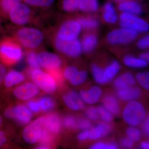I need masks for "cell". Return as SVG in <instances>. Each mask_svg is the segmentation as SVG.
<instances>
[{
	"instance_id": "1",
	"label": "cell",
	"mask_w": 149,
	"mask_h": 149,
	"mask_svg": "<svg viewBox=\"0 0 149 149\" xmlns=\"http://www.w3.org/2000/svg\"><path fill=\"white\" fill-rule=\"evenodd\" d=\"M147 102L135 100L127 102L122 111L123 119L129 126H140L146 116Z\"/></svg>"
},
{
	"instance_id": "2",
	"label": "cell",
	"mask_w": 149,
	"mask_h": 149,
	"mask_svg": "<svg viewBox=\"0 0 149 149\" xmlns=\"http://www.w3.org/2000/svg\"><path fill=\"white\" fill-rule=\"evenodd\" d=\"M21 46L13 38L6 37L0 40V61L3 64L11 65L21 59Z\"/></svg>"
},
{
	"instance_id": "3",
	"label": "cell",
	"mask_w": 149,
	"mask_h": 149,
	"mask_svg": "<svg viewBox=\"0 0 149 149\" xmlns=\"http://www.w3.org/2000/svg\"><path fill=\"white\" fill-rule=\"evenodd\" d=\"M14 36V38L20 45L29 49H33L39 47L44 39L43 33L40 30L30 27L19 28Z\"/></svg>"
},
{
	"instance_id": "4",
	"label": "cell",
	"mask_w": 149,
	"mask_h": 149,
	"mask_svg": "<svg viewBox=\"0 0 149 149\" xmlns=\"http://www.w3.org/2000/svg\"><path fill=\"white\" fill-rule=\"evenodd\" d=\"M56 49L61 53L72 57L78 56L82 51V45L77 38L70 40H61L56 35L54 39Z\"/></svg>"
},
{
	"instance_id": "5",
	"label": "cell",
	"mask_w": 149,
	"mask_h": 149,
	"mask_svg": "<svg viewBox=\"0 0 149 149\" xmlns=\"http://www.w3.org/2000/svg\"><path fill=\"white\" fill-rule=\"evenodd\" d=\"M120 26L124 28L135 30L139 33H146L149 31V21L137 15L123 13L120 16Z\"/></svg>"
},
{
	"instance_id": "6",
	"label": "cell",
	"mask_w": 149,
	"mask_h": 149,
	"mask_svg": "<svg viewBox=\"0 0 149 149\" xmlns=\"http://www.w3.org/2000/svg\"><path fill=\"white\" fill-rule=\"evenodd\" d=\"M32 13L30 6L21 2L14 7L10 11L8 17L13 24L22 25L27 24L30 21Z\"/></svg>"
},
{
	"instance_id": "7",
	"label": "cell",
	"mask_w": 149,
	"mask_h": 149,
	"mask_svg": "<svg viewBox=\"0 0 149 149\" xmlns=\"http://www.w3.org/2000/svg\"><path fill=\"white\" fill-rule=\"evenodd\" d=\"M139 36V32L127 28L116 29L109 33L107 40L109 42L113 44H124L131 42Z\"/></svg>"
},
{
	"instance_id": "8",
	"label": "cell",
	"mask_w": 149,
	"mask_h": 149,
	"mask_svg": "<svg viewBox=\"0 0 149 149\" xmlns=\"http://www.w3.org/2000/svg\"><path fill=\"white\" fill-rule=\"evenodd\" d=\"M32 78L35 85L44 92L49 93L55 91V81L50 74L39 69H35L32 71Z\"/></svg>"
},
{
	"instance_id": "9",
	"label": "cell",
	"mask_w": 149,
	"mask_h": 149,
	"mask_svg": "<svg viewBox=\"0 0 149 149\" xmlns=\"http://www.w3.org/2000/svg\"><path fill=\"white\" fill-rule=\"evenodd\" d=\"M116 94L118 99L122 101L128 102L135 100L147 102L148 101L145 92L138 85L116 89Z\"/></svg>"
},
{
	"instance_id": "10",
	"label": "cell",
	"mask_w": 149,
	"mask_h": 149,
	"mask_svg": "<svg viewBox=\"0 0 149 149\" xmlns=\"http://www.w3.org/2000/svg\"><path fill=\"white\" fill-rule=\"evenodd\" d=\"M81 27L77 21L68 20L64 22L60 26L57 36L61 40H70L77 38L80 35Z\"/></svg>"
},
{
	"instance_id": "11",
	"label": "cell",
	"mask_w": 149,
	"mask_h": 149,
	"mask_svg": "<svg viewBox=\"0 0 149 149\" xmlns=\"http://www.w3.org/2000/svg\"><path fill=\"white\" fill-rule=\"evenodd\" d=\"M44 117H41L27 126L23 132V139L28 143L33 144L40 139Z\"/></svg>"
},
{
	"instance_id": "12",
	"label": "cell",
	"mask_w": 149,
	"mask_h": 149,
	"mask_svg": "<svg viewBox=\"0 0 149 149\" xmlns=\"http://www.w3.org/2000/svg\"><path fill=\"white\" fill-rule=\"evenodd\" d=\"M4 115L6 117L16 120L23 124L29 122L32 117L30 111L23 105L9 108L5 111Z\"/></svg>"
},
{
	"instance_id": "13",
	"label": "cell",
	"mask_w": 149,
	"mask_h": 149,
	"mask_svg": "<svg viewBox=\"0 0 149 149\" xmlns=\"http://www.w3.org/2000/svg\"><path fill=\"white\" fill-rule=\"evenodd\" d=\"M37 61L40 66L49 70L58 69L61 65L62 61L57 55L47 52H42L37 55Z\"/></svg>"
},
{
	"instance_id": "14",
	"label": "cell",
	"mask_w": 149,
	"mask_h": 149,
	"mask_svg": "<svg viewBox=\"0 0 149 149\" xmlns=\"http://www.w3.org/2000/svg\"><path fill=\"white\" fill-rule=\"evenodd\" d=\"M39 92L38 87L30 83H24L16 87L13 91V94L16 98L26 100L37 95Z\"/></svg>"
},
{
	"instance_id": "15",
	"label": "cell",
	"mask_w": 149,
	"mask_h": 149,
	"mask_svg": "<svg viewBox=\"0 0 149 149\" xmlns=\"http://www.w3.org/2000/svg\"><path fill=\"white\" fill-rule=\"evenodd\" d=\"M102 94L101 88L97 85H94L88 90L80 91V95L84 102L93 104L98 102Z\"/></svg>"
},
{
	"instance_id": "16",
	"label": "cell",
	"mask_w": 149,
	"mask_h": 149,
	"mask_svg": "<svg viewBox=\"0 0 149 149\" xmlns=\"http://www.w3.org/2000/svg\"><path fill=\"white\" fill-rule=\"evenodd\" d=\"M102 106L113 116L120 114V107L119 101L116 96L111 94H107L102 99Z\"/></svg>"
},
{
	"instance_id": "17",
	"label": "cell",
	"mask_w": 149,
	"mask_h": 149,
	"mask_svg": "<svg viewBox=\"0 0 149 149\" xmlns=\"http://www.w3.org/2000/svg\"><path fill=\"white\" fill-rule=\"evenodd\" d=\"M113 85L116 90L138 85L135 76L130 72H125L116 77L113 81Z\"/></svg>"
},
{
	"instance_id": "18",
	"label": "cell",
	"mask_w": 149,
	"mask_h": 149,
	"mask_svg": "<svg viewBox=\"0 0 149 149\" xmlns=\"http://www.w3.org/2000/svg\"><path fill=\"white\" fill-rule=\"evenodd\" d=\"M43 124L47 130L54 134L58 133L61 128L60 118L56 113H50L44 118Z\"/></svg>"
},
{
	"instance_id": "19",
	"label": "cell",
	"mask_w": 149,
	"mask_h": 149,
	"mask_svg": "<svg viewBox=\"0 0 149 149\" xmlns=\"http://www.w3.org/2000/svg\"><path fill=\"white\" fill-rule=\"evenodd\" d=\"M118 8L123 13L135 15H141L143 12V8L141 5L130 1L120 3L118 6Z\"/></svg>"
},
{
	"instance_id": "20",
	"label": "cell",
	"mask_w": 149,
	"mask_h": 149,
	"mask_svg": "<svg viewBox=\"0 0 149 149\" xmlns=\"http://www.w3.org/2000/svg\"><path fill=\"white\" fill-rule=\"evenodd\" d=\"M120 69V65L116 60L113 61L104 69L103 82V85L108 83L117 74Z\"/></svg>"
},
{
	"instance_id": "21",
	"label": "cell",
	"mask_w": 149,
	"mask_h": 149,
	"mask_svg": "<svg viewBox=\"0 0 149 149\" xmlns=\"http://www.w3.org/2000/svg\"><path fill=\"white\" fill-rule=\"evenodd\" d=\"M25 79L24 74L16 70H12L7 73L4 80L5 86L10 88L14 85L23 82Z\"/></svg>"
},
{
	"instance_id": "22",
	"label": "cell",
	"mask_w": 149,
	"mask_h": 149,
	"mask_svg": "<svg viewBox=\"0 0 149 149\" xmlns=\"http://www.w3.org/2000/svg\"><path fill=\"white\" fill-rule=\"evenodd\" d=\"M123 62L126 66L135 68H143L148 66L149 63L139 57L127 56L123 59Z\"/></svg>"
},
{
	"instance_id": "23",
	"label": "cell",
	"mask_w": 149,
	"mask_h": 149,
	"mask_svg": "<svg viewBox=\"0 0 149 149\" xmlns=\"http://www.w3.org/2000/svg\"><path fill=\"white\" fill-rule=\"evenodd\" d=\"M138 85L145 93H149V70L140 71L135 75Z\"/></svg>"
},
{
	"instance_id": "24",
	"label": "cell",
	"mask_w": 149,
	"mask_h": 149,
	"mask_svg": "<svg viewBox=\"0 0 149 149\" xmlns=\"http://www.w3.org/2000/svg\"><path fill=\"white\" fill-rule=\"evenodd\" d=\"M117 15L112 4L107 3L104 6L103 18L105 21L109 24H113L117 21Z\"/></svg>"
},
{
	"instance_id": "25",
	"label": "cell",
	"mask_w": 149,
	"mask_h": 149,
	"mask_svg": "<svg viewBox=\"0 0 149 149\" xmlns=\"http://www.w3.org/2000/svg\"><path fill=\"white\" fill-rule=\"evenodd\" d=\"M22 0H0V15L8 17L10 11Z\"/></svg>"
},
{
	"instance_id": "26",
	"label": "cell",
	"mask_w": 149,
	"mask_h": 149,
	"mask_svg": "<svg viewBox=\"0 0 149 149\" xmlns=\"http://www.w3.org/2000/svg\"><path fill=\"white\" fill-rule=\"evenodd\" d=\"M97 40L95 35L88 34L83 37L82 45V50L85 52H89L96 47Z\"/></svg>"
},
{
	"instance_id": "27",
	"label": "cell",
	"mask_w": 149,
	"mask_h": 149,
	"mask_svg": "<svg viewBox=\"0 0 149 149\" xmlns=\"http://www.w3.org/2000/svg\"><path fill=\"white\" fill-rule=\"evenodd\" d=\"M22 2L32 7L46 9L52 6L55 0H22Z\"/></svg>"
},
{
	"instance_id": "28",
	"label": "cell",
	"mask_w": 149,
	"mask_h": 149,
	"mask_svg": "<svg viewBox=\"0 0 149 149\" xmlns=\"http://www.w3.org/2000/svg\"><path fill=\"white\" fill-rule=\"evenodd\" d=\"M98 7L97 0H80L78 8L85 12L95 11Z\"/></svg>"
},
{
	"instance_id": "29",
	"label": "cell",
	"mask_w": 149,
	"mask_h": 149,
	"mask_svg": "<svg viewBox=\"0 0 149 149\" xmlns=\"http://www.w3.org/2000/svg\"><path fill=\"white\" fill-rule=\"evenodd\" d=\"M106 136L105 129L103 126L98 123L90 130L88 139L93 141H95Z\"/></svg>"
},
{
	"instance_id": "30",
	"label": "cell",
	"mask_w": 149,
	"mask_h": 149,
	"mask_svg": "<svg viewBox=\"0 0 149 149\" xmlns=\"http://www.w3.org/2000/svg\"><path fill=\"white\" fill-rule=\"evenodd\" d=\"M126 136L135 143L142 140L143 135L141 130L136 126H129L125 130Z\"/></svg>"
},
{
	"instance_id": "31",
	"label": "cell",
	"mask_w": 149,
	"mask_h": 149,
	"mask_svg": "<svg viewBox=\"0 0 149 149\" xmlns=\"http://www.w3.org/2000/svg\"><path fill=\"white\" fill-rule=\"evenodd\" d=\"M77 21L81 28L83 29H93L97 27L99 24L98 22L96 19L91 17H79L77 19Z\"/></svg>"
},
{
	"instance_id": "32",
	"label": "cell",
	"mask_w": 149,
	"mask_h": 149,
	"mask_svg": "<svg viewBox=\"0 0 149 149\" xmlns=\"http://www.w3.org/2000/svg\"><path fill=\"white\" fill-rule=\"evenodd\" d=\"M40 111H47L52 109L54 106V100L49 97H43L37 101Z\"/></svg>"
},
{
	"instance_id": "33",
	"label": "cell",
	"mask_w": 149,
	"mask_h": 149,
	"mask_svg": "<svg viewBox=\"0 0 149 149\" xmlns=\"http://www.w3.org/2000/svg\"><path fill=\"white\" fill-rule=\"evenodd\" d=\"M80 0H62V8L66 12H71L78 8Z\"/></svg>"
},
{
	"instance_id": "34",
	"label": "cell",
	"mask_w": 149,
	"mask_h": 149,
	"mask_svg": "<svg viewBox=\"0 0 149 149\" xmlns=\"http://www.w3.org/2000/svg\"><path fill=\"white\" fill-rule=\"evenodd\" d=\"M91 70L93 78L96 83L100 85H103V68L98 66L97 65L93 64L91 67Z\"/></svg>"
},
{
	"instance_id": "35",
	"label": "cell",
	"mask_w": 149,
	"mask_h": 149,
	"mask_svg": "<svg viewBox=\"0 0 149 149\" xmlns=\"http://www.w3.org/2000/svg\"><path fill=\"white\" fill-rule=\"evenodd\" d=\"M99 117L104 122L110 123L112 121L113 115L103 106H100L97 107Z\"/></svg>"
},
{
	"instance_id": "36",
	"label": "cell",
	"mask_w": 149,
	"mask_h": 149,
	"mask_svg": "<svg viewBox=\"0 0 149 149\" xmlns=\"http://www.w3.org/2000/svg\"><path fill=\"white\" fill-rule=\"evenodd\" d=\"M27 60L29 67L33 70L40 68V65L37 61V56L34 52L30 51L27 54Z\"/></svg>"
},
{
	"instance_id": "37",
	"label": "cell",
	"mask_w": 149,
	"mask_h": 149,
	"mask_svg": "<svg viewBox=\"0 0 149 149\" xmlns=\"http://www.w3.org/2000/svg\"><path fill=\"white\" fill-rule=\"evenodd\" d=\"M118 148V146L113 142H99L92 145L91 149H116Z\"/></svg>"
},
{
	"instance_id": "38",
	"label": "cell",
	"mask_w": 149,
	"mask_h": 149,
	"mask_svg": "<svg viewBox=\"0 0 149 149\" xmlns=\"http://www.w3.org/2000/svg\"><path fill=\"white\" fill-rule=\"evenodd\" d=\"M88 73L85 70L79 71L76 76L74 78L70 80L69 82L73 85H78L82 84L87 79Z\"/></svg>"
},
{
	"instance_id": "39",
	"label": "cell",
	"mask_w": 149,
	"mask_h": 149,
	"mask_svg": "<svg viewBox=\"0 0 149 149\" xmlns=\"http://www.w3.org/2000/svg\"><path fill=\"white\" fill-rule=\"evenodd\" d=\"M136 47L142 50H149V34L141 37L136 44Z\"/></svg>"
},
{
	"instance_id": "40",
	"label": "cell",
	"mask_w": 149,
	"mask_h": 149,
	"mask_svg": "<svg viewBox=\"0 0 149 149\" xmlns=\"http://www.w3.org/2000/svg\"><path fill=\"white\" fill-rule=\"evenodd\" d=\"M79 72L76 67L70 66L67 67L63 72V76L66 80H70L74 78Z\"/></svg>"
},
{
	"instance_id": "41",
	"label": "cell",
	"mask_w": 149,
	"mask_h": 149,
	"mask_svg": "<svg viewBox=\"0 0 149 149\" xmlns=\"http://www.w3.org/2000/svg\"><path fill=\"white\" fill-rule=\"evenodd\" d=\"M143 136L149 139V109L146 118L140 126Z\"/></svg>"
},
{
	"instance_id": "42",
	"label": "cell",
	"mask_w": 149,
	"mask_h": 149,
	"mask_svg": "<svg viewBox=\"0 0 149 149\" xmlns=\"http://www.w3.org/2000/svg\"><path fill=\"white\" fill-rule=\"evenodd\" d=\"M68 94L78 106L80 110L83 109L85 107V103L80 97V95H78L76 92L73 91H70Z\"/></svg>"
},
{
	"instance_id": "43",
	"label": "cell",
	"mask_w": 149,
	"mask_h": 149,
	"mask_svg": "<svg viewBox=\"0 0 149 149\" xmlns=\"http://www.w3.org/2000/svg\"><path fill=\"white\" fill-rule=\"evenodd\" d=\"M63 99L65 103L70 109L74 111L80 110L79 107L74 102L72 99L70 97V96L68 95V94H67L63 95Z\"/></svg>"
},
{
	"instance_id": "44",
	"label": "cell",
	"mask_w": 149,
	"mask_h": 149,
	"mask_svg": "<svg viewBox=\"0 0 149 149\" xmlns=\"http://www.w3.org/2000/svg\"><path fill=\"white\" fill-rule=\"evenodd\" d=\"M92 126V123L90 120L86 118H80L77 119L76 129L88 130Z\"/></svg>"
},
{
	"instance_id": "45",
	"label": "cell",
	"mask_w": 149,
	"mask_h": 149,
	"mask_svg": "<svg viewBox=\"0 0 149 149\" xmlns=\"http://www.w3.org/2000/svg\"><path fill=\"white\" fill-rule=\"evenodd\" d=\"M87 117L92 120H97L100 118L97 107L94 106L89 107L85 111Z\"/></svg>"
},
{
	"instance_id": "46",
	"label": "cell",
	"mask_w": 149,
	"mask_h": 149,
	"mask_svg": "<svg viewBox=\"0 0 149 149\" xmlns=\"http://www.w3.org/2000/svg\"><path fill=\"white\" fill-rule=\"evenodd\" d=\"M77 119L71 115H68L65 118L63 123L65 127L70 129L76 128Z\"/></svg>"
},
{
	"instance_id": "47",
	"label": "cell",
	"mask_w": 149,
	"mask_h": 149,
	"mask_svg": "<svg viewBox=\"0 0 149 149\" xmlns=\"http://www.w3.org/2000/svg\"><path fill=\"white\" fill-rule=\"evenodd\" d=\"M135 142L130 140L128 137H123L120 139V146L124 148L129 149L133 148L135 145Z\"/></svg>"
},
{
	"instance_id": "48",
	"label": "cell",
	"mask_w": 149,
	"mask_h": 149,
	"mask_svg": "<svg viewBox=\"0 0 149 149\" xmlns=\"http://www.w3.org/2000/svg\"><path fill=\"white\" fill-rule=\"evenodd\" d=\"M52 136L49 132L45 130H42L40 141L43 143H49L52 141Z\"/></svg>"
},
{
	"instance_id": "49",
	"label": "cell",
	"mask_w": 149,
	"mask_h": 149,
	"mask_svg": "<svg viewBox=\"0 0 149 149\" xmlns=\"http://www.w3.org/2000/svg\"><path fill=\"white\" fill-rule=\"evenodd\" d=\"M27 105L29 107V109L31 110L32 111L35 112L40 111V108L37 102L31 101L28 102Z\"/></svg>"
},
{
	"instance_id": "50",
	"label": "cell",
	"mask_w": 149,
	"mask_h": 149,
	"mask_svg": "<svg viewBox=\"0 0 149 149\" xmlns=\"http://www.w3.org/2000/svg\"><path fill=\"white\" fill-rule=\"evenodd\" d=\"M6 74V69L4 65L0 63V85L4 80Z\"/></svg>"
},
{
	"instance_id": "51",
	"label": "cell",
	"mask_w": 149,
	"mask_h": 149,
	"mask_svg": "<svg viewBox=\"0 0 149 149\" xmlns=\"http://www.w3.org/2000/svg\"><path fill=\"white\" fill-rule=\"evenodd\" d=\"M90 133V130H84L82 132L78 134L77 138L78 140L81 141H85L88 138Z\"/></svg>"
},
{
	"instance_id": "52",
	"label": "cell",
	"mask_w": 149,
	"mask_h": 149,
	"mask_svg": "<svg viewBox=\"0 0 149 149\" xmlns=\"http://www.w3.org/2000/svg\"><path fill=\"white\" fill-rule=\"evenodd\" d=\"M139 148L143 149H149V139L141 140L140 141Z\"/></svg>"
},
{
	"instance_id": "53",
	"label": "cell",
	"mask_w": 149,
	"mask_h": 149,
	"mask_svg": "<svg viewBox=\"0 0 149 149\" xmlns=\"http://www.w3.org/2000/svg\"><path fill=\"white\" fill-rule=\"evenodd\" d=\"M7 141L6 133L2 130H0V147L2 146Z\"/></svg>"
},
{
	"instance_id": "54",
	"label": "cell",
	"mask_w": 149,
	"mask_h": 149,
	"mask_svg": "<svg viewBox=\"0 0 149 149\" xmlns=\"http://www.w3.org/2000/svg\"><path fill=\"white\" fill-rule=\"evenodd\" d=\"M139 57L143 59L149 63V50L145 51L139 54Z\"/></svg>"
},
{
	"instance_id": "55",
	"label": "cell",
	"mask_w": 149,
	"mask_h": 149,
	"mask_svg": "<svg viewBox=\"0 0 149 149\" xmlns=\"http://www.w3.org/2000/svg\"><path fill=\"white\" fill-rule=\"evenodd\" d=\"M50 148L49 147L47 146H40L38 147V148H37V149H49Z\"/></svg>"
},
{
	"instance_id": "56",
	"label": "cell",
	"mask_w": 149,
	"mask_h": 149,
	"mask_svg": "<svg viewBox=\"0 0 149 149\" xmlns=\"http://www.w3.org/2000/svg\"><path fill=\"white\" fill-rule=\"evenodd\" d=\"M145 94H146V95L148 100L149 101V93H145Z\"/></svg>"
},
{
	"instance_id": "57",
	"label": "cell",
	"mask_w": 149,
	"mask_h": 149,
	"mask_svg": "<svg viewBox=\"0 0 149 149\" xmlns=\"http://www.w3.org/2000/svg\"><path fill=\"white\" fill-rule=\"evenodd\" d=\"M2 123V119L1 117L0 116V126L1 125Z\"/></svg>"
},
{
	"instance_id": "58",
	"label": "cell",
	"mask_w": 149,
	"mask_h": 149,
	"mask_svg": "<svg viewBox=\"0 0 149 149\" xmlns=\"http://www.w3.org/2000/svg\"><path fill=\"white\" fill-rule=\"evenodd\" d=\"M1 19H0V26H1Z\"/></svg>"
},
{
	"instance_id": "59",
	"label": "cell",
	"mask_w": 149,
	"mask_h": 149,
	"mask_svg": "<svg viewBox=\"0 0 149 149\" xmlns=\"http://www.w3.org/2000/svg\"><path fill=\"white\" fill-rule=\"evenodd\" d=\"M118 1H121V0H118Z\"/></svg>"
},
{
	"instance_id": "60",
	"label": "cell",
	"mask_w": 149,
	"mask_h": 149,
	"mask_svg": "<svg viewBox=\"0 0 149 149\" xmlns=\"http://www.w3.org/2000/svg\"><path fill=\"white\" fill-rule=\"evenodd\" d=\"M0 40H1V38H0Z\"/></svg>"
}]
</instances>
